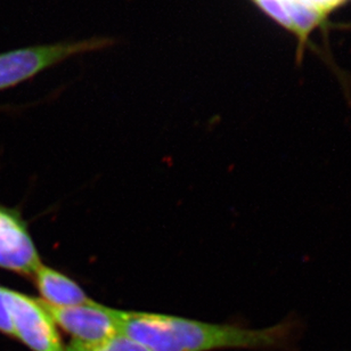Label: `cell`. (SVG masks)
I'll list each match as a JSON object with an SVG mask.
<instances>
[{"mask_svg": "<svg viewBox=\"0 0 351 351\" xmlns=\"http://www.w3.org/2000/svg\"><path fill=\"white\" fill-rule=\"evenodd\" d=\"M120 332L149 351H217L247 349L298 351L306 323L298 314L266 328L215 324L171 315L119 311Z\"/></svg>", "mask_w": 351, "mask_h": 351, "instance_id": "1", "label": "cell"}, {"mask_svg": "<svg viewBox=\"0 0 351 351\" xmlns=\"http://www.w3.org/2000/svg\"><path fill=\"white\" fill-rule=\"evenodd\" d=\"M111 38L39 45L0 53V90L19 85L72 56L111 47Z\"/></svg>", "mask_w": 351, "mask_h": 351, "instance_id": "2", "label": "cell"}, {"mask_svg": "<svg viewBox=\"0 0 351 351\" xmlns=\"http://www.w3.org/2000/svg\"><path fill=\"white\" fill-rule=\"evenodd\" d=\"M10 309L14 338L32 351H66L58 326L40 299L1 287Z\"/></svg>", "mask_w": 351, "mask_h": 351, "instance_id": "3", "label": "cell"}, {"mask_svg": "<svg viewBox=\"0 0 351 351\" xmlns=\"http://www.w3.org/2000/svg\"><path fill=\"white\" fill-rule=\"evenodd\" d=\"M43 304L56 326L71 335L75 341L93 343L120 333L119 309L94 300L72 307H53L44 301Z\"/></svg>", "mask_w": 351, "mask_h": 351, "instance_id": "4", "label": "cell"}, {"mask_svg": "<svg viewBox=\"0 0 351 351\" xmlns=\"http://www.w3.org/2000/svg\"><path fill=\"white\" fill-rule=\"evenodd\" d=\"M41 263L20 213L0 204V268L34 277Z\"/></svg>", "mask_w": 351, "mask_h": 351, "instance_id": "5", "label": "cell"}, {"mask_svg": "<svg viewBox=\"0 0 351 351\" xmlns=\"http://www.w3.org/2000/svg\"><path fill=\"white\" fill-rule=\"evenodd\" d=\"M34 278L43 297L41 301L48 306L72 307L93 300L75 280L43 263L34 274Z\"/></svg>", "mask_w": 351, "mask_h": 351, "instance_id": "6", "label": "cell"}, {"mask_svg": "<svg viewBox=\"0 0 351 351\" xmlns=\"http://www.w3.org/2000/svg\"><path fill=\"white\" fill-rule=\"evenodd\" d=\"M287 10V15L293 24L294 34L301 43L307 40L308 34L319 27L324 21V14L317 7L304 0H280Z\"/></svg>", "mask_w": 351, "mask_h": 351, "instance_id": "7", "label": "cell"}, {"mask_svg": "<svg viewBox=\"0 0 351 351\" xmlns=\"http://www.w3.org/2000/svg\"><path fill=\"white\" fill-rule=\"evenodd\" d=\"M66 351H149L127 335L118 333L101 341L86 343L75 341L66 346Z\"/></svg>", "mask_w": 351, "mask_h": 351, "instance_id": "8", "label": "cell"}, {"mask_svg": "<svg viewBox=\"0 0 351 351\" xmlns=\"http://www.w3.org/2000/svg\"><path fill=\"white\" fill-rule=\"evenodd\" d=\"M263 13L273 19L275 22L294 34L293 24L287 15V10L280 0H254Z\"/></svg>", "mask_w": 351, "mask_h": 351, "instance_id": "9", "label": "cell"}, {"mask_svg": "<svg viewBox=\"0 0 351 351\" xmlns=\"http://www.w3.org/2000/svg\"><path fill=\"white\" fill-rule=\"evenodd\" d=\"M0 332L3 335L14 337L13 324L10 318V309L3 297V290L0 287Z\"/></svg>", "mask_w": 351, "mask_h": 351, "instance_id": "10", "label": "cell"}]
</instances>
